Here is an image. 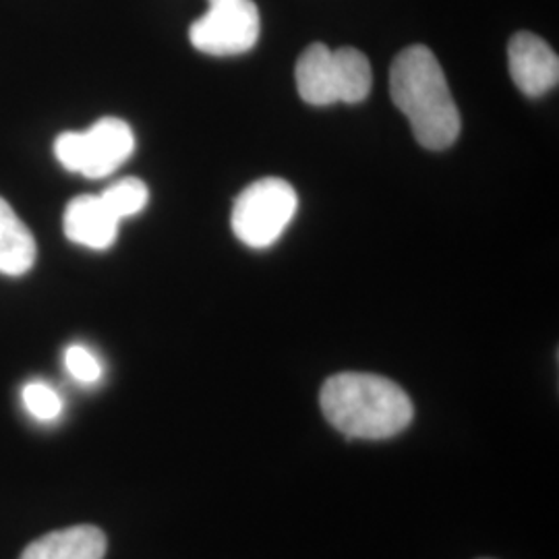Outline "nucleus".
Returning a JSON list of instances; mask_svg holds the SVG:
<instances>
[{
    "mask_svg": "<svg viewBox=\"0 0 559 559\" xmlns=\"http://www.w3.org/2000/svg\"><path fill=\"white\" fill-rule=\"evenodd\" d=\"M36 239L13 207L0 198V274L23 276L36 263Z\"/></svg>",
    "mask_w": 559,
    "mask_h": 559,
    "instance_id": "obj_10",
    "label": "nucleus"
},
{
    "mask_svg": "<svg viewBox=\"0 0 559 559\" xmlns=\"http://www.w3.org/2000/svg\"><path fill=\"white\" fill-rule=\"evenodd\" d=\"M295 78L300 98L311 106L359 104L369 96L373 83L371 64L360 50H330L321 41L300 55Z\"/></svg>",
    "mask_w": 559,
    "mask_h": 559,
    "instance_id": "obj_3",
    "label": "nucleus"
},
{
    "mask_svg": "<svg viewBox=\"0 0 559 559\" xmlns=\"http://www.w3.org/2000/svg\"><path fill=\"white\" fill-rule=\"evenodd\" d=\"M299 198L282 179H261L240 193L233 207V230L247 247L265 249L288 228Z\"/></svg>",
    "mask_w": 559,
    "mask_h": 559,
    "instance_id": "obj_5",
    "label": "nucleus"
},
{
    "mask_svg": "<svg viewBox=\"0 0 559 559\" xmlns=\"http://www.w3.org/2000/svg\"><path fill=\"white\" fill-rule=\"evenodd\" d=\"M23 404L29 411V415L38 420H55L62 411L59 394L41 381H32L23 388Z\"/></svg>",
    "mask_w": 559,
    "mask_h": 559,
    "instance_id": "obj_12",
    "label": "nucleus"
},
{
    "mask_svg": "<svg viewBox=\"0 0 559 559\" xmlns=\"http://www.w3.org/2000/svg\"><path fill=\"white\" fill-rule=\"evenodd\" d=\"M135 152L133 129L124 120L100 119L83 133H62L55 141L57 160L87 179L112 175Z\"/></svg>",
    "mask_w": 559,
    "mask_h": 559,
    "instance_id": "obj_4",
    "label": "nucleus"
},
{
    "mask_svg": "<svg viewBox=\"0 0 559 559\" xmlns=\"http://www.w3.org/2000/svg\"><path fill=\"white\" fill-rule=\"evenodd\" d=\"M508 64L520 92L531 98H539L558 85V55L547 41L531 32H519L512 36L508 46Z\"/></svg>",
    "mask_w": 559,
    "mask_h": 559,
    "instance_id": "obj_7",
    "label": "nucleus"
},
{
    "mask_svg": "<svg viewBox=\"0 0 559 559\" xmlns=\"http://www.w3.org/2000/svg\"><path fill=\"white\" fill-rule=\"evenodd\" d=\"M260 38V11L253 0H210L207 13L193 21L191 44L210 57L249 52Z\"/></svg>",
    "mask_w": 559,
    "mask_h": 559,
    "instance_id": "obj_6",
    "label": "nucleus"
},
{
    "mask_svg": "<svg viewBox=\"0 0 559 559\" xmlns=\"http://www.w3.org/2000/svg\"><path fill=\"white\" fill-rule=\"evenodd\" d=\"M321 411L340 433L355 440H388L402 433L415 406L399 383L373 373H338L321 388Z\"/></svg>",
    "mask_w": 559,
    "mask_h": 559,
    "instance_id": "obj_2",
    "label": "nucleus"
},
{
    "mask_svg": "<svg viewBox=\"0 0 559 559\" xmlns=\"http://www.w3.org/2000/svg\"><path fill=\"white\" fill-rule=\"evenodd\" d=\"M390 94L419 145L441 152L460 135V112L440 60L427 46H408L392 62Z\"/></svg>",
    "mask_w": 559,
    "mask_h": 559,
    "instance_id": "obj_1",
    "label": "nucleus"
},
{
    "mask_svg": "<svg viewBox=\"0 0 559 559\" xmlns=\"http://www.w3.org/2000/svg\"><path fill=\"white\" fill-rule=\"evenodd\" d=\"M100 200L115 214V218L124 221V218H131V216L140 214L141 210L147 205L150 189L143 180L127 177V179L110 185L102 193Z\"/></svg>",
    "mask_w": 559,
    "mask_h": 559,
    "instance_id": "obj_11",
    "label": "nucleus"
},
{
    "mask_svg": "<svg viewBox=\"0 0 559 559\" xmlns=\"http://www.w3.org/2000/svg\"><path fill=\"white\" fill-rule=\"evenodd\" d=\"M64 367L71 373L73 380L80 383H96L102 378V362L96 359V355L81 346V344H73L64 350Z\"/></svg>",
    "mask_w": 559,
    "mask_h": 559,
    "instance_id": "obj_13",
    "label": "nucleus"
},
{
    "mask_svg": "<svg viewBox=\"0 0 559 559\" xmlns=\"http://www.w3.org/2000/svg\"><path fill=\"white\" fill-rule=\"evenodd\" d=\"M119 224L100 195H81L67 205L62 228L67 239L75 245L102 251L119 237Z\"/></svg>",
    "mask_w": 559,
    "mask_h": 559,
    "instance_id": "obj_8",
    "label": "nucleus"
},
{
    "mask_svg": "<svg viewBox=\"0 0 559 559\" xmlns=\"http://www.w3.org/2000/svg\"><path fill=\"white\" fill-rule=\"evenodd\" d=\"M106 535L98 526L78 524L32 540L20 559H104Z\"/></svg>",
    "mask_w": 559,
    "mask_h": 559,
    "instance_id": "obj_9",
    "label": "nucleus"
}]
</instances>
